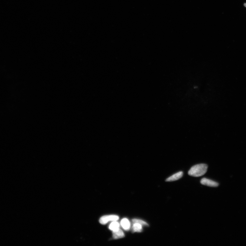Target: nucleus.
<instances>
[{
    "instance_id": "2",
    "label": "nucleus",
    "mask_w": 246,
    "mask_h": 246,
    "mask_svg": "<svg viewBox=\"0 0 246 246\" xmlns=\"http://www.w3.org/2000/svg\"><path fill=\"white\" fill-rule=\"evenodd\" d=\"M119 217L114 215H105L100 218V223L103 225H105L110 221H115L119 220Z\"/></svg>"
},
{
    "instance_id": "6",
    "label": "nucleus",
    "mask_w": 246,
    "mask_h": 246,
    "mask_svg": "<svg viewBox=\"0 0 246 246\" xmlns=\"http://www.w3.org/2000/svg\"><path fill=\"white\" fill-rule=\"evenodd\" d=\"M113 237L114 239L123 238L125 236L124 232L120 229L116 231H113Z\"/></svg>"
},
{
    "instance_id": "7",
    "label": "nucleus",
    "mask_w": 246,
    "mask_h": 246,
    "mask_svg": "<svg viewBox=\"0 0 246 246\" xmlns=\"http://www.w3.org/2000/svg\"><path fill=\"white\" fill-rule=\"evenodd\" d=\"M110 230L113 231H116L120 229V224L117 221H113L109 226Z\"/></svg>"
},
{
    "instance_id": "1",
    "label": "nucleus",
    "mask_w": 246,
    "mask_h": 246,
    "mask_svg": "<svg viewBox=\"0 0 246 246\" xmlns=\"http://www.w3.org/2000/svg\"><path fill=\"white\" fill-rule=\"evenodd\" d=\"M208 166L205 164H200L192 166L189 170L188 174L195 177H199L205 174L207 171Z\"/></svg>"
},
{
    "instance_id": "8",
    "label": "nucleus",
    "mask_w": 246,
    "mask_h": 246,
    "mask_svg": "<svg viewBox=\"0 0 246 246\" xmlns=\"http://www.w3.org/2000/svg\"><path fill=\"white\" fill-rule=\"evenodd\" d=\"M142 225L139 223H133L132 228V230L134 233L135 232H141L142 231Z\"/></svg>"
},
{
    "instance_id": "4",
    "label": "nucleus",
    "mask_w": 246,
    "mask_h": 246,
    "mask_svg": "<svg viewBox=\"0 0 246 246\" xmlns=\"http://www.w3.org/2000/svg\"><path fill=\"white\" fill-rule=\"evenodd\" d=\"M183 175V173L182 171L178 172L167 178L166 181H169V182L170 181H170L178 180L182 177Z\"/></svg>"
},
{
    "instance_id": "10",
    "label": "nucleus",
    "mask_w": 246,
    "mask_h": 246,
    "mask_svg": "<svg viewBox=\"0 0 246 246\" xmlns=\"http://www.w3.org/2000/svg\"><path fill=\"white\" fill-rule=\"evenodd\" d=\"M244 6L246 7V3L244 4Z\"/></svg>"
},
{
    "instance_id": "5",
    "label": "nucleus",
    "mask_w": 246,
    "mask_h": 246,
    "mask_svg": "<svg viewBox=\"0 0 246 246\" xmlns=\"http://www.w3.org/2000/svg\"><path fill=\"white\" fill-rule=\"evenodd\" d=\"M121 224L124 230L128 231L129 230L130 228V223L126 218L123 219L121 220Z\"/></svg>"
},
{
    "instance_id": "3",
    "label": "nucleus",
    "mask_w": 246,
    "mask_h": 246,
    "mask_svg": "<svg viewBox=\"0 0 246 246\" xmlns=\"http://www.w3.org/2000/svg\"><path fill=\"white\" fill-rule=\"evenodd\" d=\"M200 183L203 185L211 187H217L219 185V184L218 183L205 178L202 179Z\"/></svg>"
},
{
    "instance_id": "9",
    "label": "nucleus",
    "mask_w": 246,
    "mask_h": 246,
    "mask_svg": "<svg viewBox=\"0 0 246 246\" xmlns=\"http://www.w3.org/2000/svg\"><path fill=\"white\" fill-rule=\"evenodd\" d=\"M132 222L133 223H139V224H141L142 226H149V224H148L146 222L144 221L140 220L135 219H133L132 220Z\"/></svg>"
}]
</instances>
